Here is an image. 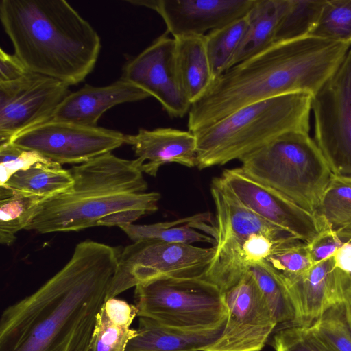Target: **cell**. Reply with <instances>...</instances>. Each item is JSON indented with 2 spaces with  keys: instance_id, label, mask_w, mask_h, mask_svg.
I'll use <instances>...</instances> for the list:
<instances>
[{
  "instance_id": "obj_1",
  "label": "cell",
  "mask_w": 351,
  "mask_h": 351,
  "mask_svg": "<svg viewBox=\"0 0 351 351\" xmlns=\"http://www.w3.org/2000/svg\"><path fill=\"white\" fill-rule=\"evenodd\" d=\"M121 250L90 239L77 244L59 271L3 311L0 351H91Z\"/></svg>"
},
{
  "instance_id": "obj_2",
  "label": "cell",
  "mask_w": 351,
  "mask_h": 351,
  "mask_svg": "<svg viewBox=\"0 0 351 351\" xmlns=\"http://www.w3.org/2000/svg\"><path fill=\"white\" fill-rule=\"evenodd\" d=\"M349 47L313 36L274 43L214 80L191 104L189 130L206 128L262 100L298 93L313 96L340 65Z\"/></svg>"
},
{
  "instance_id": "obj_3",
  "label": "cell",
  "mask_w": 351,
  "mask_h": 351,
  "mask_svg": "<svg viewBox=\"0 0 351 351\" xmlns=\"http://www.w3.org/2000/svg\"><path fill=\"white\" fill-rule=\"evenodd\" d=\"M141 166L136 159L121 158L112 152L74 165L69 169L73 186L42 199L24 230L47 234L119 228L156 212L160 194L147 191Z\"/></svg>"
},
{
  "instance_id": "obj_4",
  "label": "cell",
  "mask_w": 351,
  "mask_h": 351,
  "mask_svg": "<svg viewBox=\"0 0 351 351\" xmlns=\"http://www.w3.org/2000/svg\"><path fill=\"white\" fill-rule=\"evenodd\" d=\"M0 19L14 54L32 72L77 84L101 49L97 32L64 0H1Z\"/></svg>"
},
{
  "instance_id": "obj_5",
  "label": "cell",
  "mask_w": 351,
  "mask_h": 351,
  "mask_svg": "<svg viewBox=\"0 0 351 351\" xmlns=\"http://www.w3.org/2000/svg\"><path fill=\"white\" fill-rule=\"evenodd\" d=\"M311 95L291 93L257 101L193 132L197 167L225 165L293 130L309 132Z\"/></svg>"
},
{
  "instance_id": "obj_6",
  "label": "cell",
  "mask_w": 351,
  "mask_h": 351,
  "mask_svg": "<svg viewBox=\"0 0 351 351\" xmlns=\"http://www.w3.org/2000/svg\"><path fill=\"white\" fill-rule=\"evenodd\" d=\"M239 160L248 176L313 215L333 175L315 141L299 130L279 135Z\"/></svg>"
},
{
  "instance_id": "obj_7",
  "label": "cell",
  "mask_w": 351,
  "mask_h": 351,
  "mask_svg": "<svg viewBox=\"0 0 351 351\" xmlns=\"http://www.w3.org/2000/svg\"><path fill=\"white\" fill-rule=\"evenodd\" d=\"M138 317L184 329L213 328L226 323L223 293L203 278H164L135 287Z\"/></svg>"
},
{
  "instance_id": "obj_8",
  "label": "cell",
  "mask_w": 351,
  "mask_h": 351,
  "mask_svg": "<svg viewBox=\"0 0 351 351\" xmlns=\"http://www.w3.org/2000/svg\"><path fill=\"white\" fill-rule=\"evenodd\" d=\"M215 247L141 240L123 248L106 300L136 286L164 278H202Z\"/></svg>"
},
{
  "instance_id": "obj_9",
  "label": "cell",
  "mask_w": 351,
  "mask_h": 351,
  "mask_svg": "<svg viewBox=\"0 0 351 351\" xmlns=\"http://www.w3.org/2000/svg\"><path fill=\"white\" fill-rule=\"evenodd\" d=\"M315 141L334 176L351 179V49L313 95Z\"/></svg>"
},
{
  "instance_id": "obj_10",
  "label": "cell",
  "mask_w": 351,
  "mask_h": 351,
  "mask_svg": "<svg viewBox=\"0 0 351 351\" xmlns=\"http://www.w3.org/2000/svg\"><path fill=\"white\" fill-rule=\"evenodd\" d=\"M125 136L99 126L51 119L19 133L10 143L60 165H80L121 147Z\"/></svg>"
},
{
  "instance_id": "obj_11",
  "label": "cell",
  "mask_w": 351,
  "mask_h": 351,
  "mask_svg": "<svg viewBox=\"0 0 351 351\" xmlns=\"http://www.w3.org/2000/svg\"><path fill=\"white\" fill-rule=\"evenodd\" d=\"M68 84L33 72L0 82V145L19 133L51 120L70 93Z\"/></svg>"
},
{
  "instance_id": "obj_12",
  "label": "cell",
  "mask_w": 351,
  "mask_h": 351,
  "mask_svg": "<svg viewBox=\"0 0 351 351\" xmlns=\"http://www.w3.org/2000/svg\"><path fill=\"white\" fill-rule=\"evenodd\" d=\"M223 293L228 313L225 327L202 351H261L277 324L251 272Z\"/></svg>"
},
{
  "instance_id": "obj_13",
  "label": "cell",
  "mask_w": 351,
  "mask_h": 351,
  "mask_svg": "<svg viewBox=\"0 0 351 351\" xmlns=\"http://www.w3.org/2000/svg\"><path fill=\"white\" fill-rule=\"evenodd\" d=\"M166 32L136 56L127 61L121 79L146 91L157 99L171 118L189 113L191 103L179 76L176 40Z\"/></svg>"
},
{
  "instance_id": "obj_14",
  "label": "cell",
  "mask_w": 351,
  "mask_h": 351,
  "mask_svg": "<svg viewBox=\"0 0 351 351\" xmlns=\"http://www.w3.org/2000/svg\"><path fill=\"white\" fill-rule=\"evenodd\" d=\"M245 206L271 224L306 243L319 232L317 217L287 196L250 176L241 167L225 169L219 177Z\"/></svg>"
},
{
  "instance_id": "obj_15",
  "label": "cell",
  "mask_w": 351,
  "mask_h": 351,
  "mask_svg": "<svg viewBox=\"0 0 351 351\" xmlns=\"http://www.w3.org/2000/svg\"><path fill=\"white\" fill-rule=\"evenodd\" d=\"M255 0H156L154 10L174 38L204 36L245 16Z\"/></svg>"
},
{
  "instance_id": "obj_16",
  "label": "cell",
  "mask_w": 351,
  "mask_h": 351,
  "mask_svg": "<svg viewBox=\"0 0 351 351\" xmlns=\"http://www.w3.org/2000/svg\"><path fill=\"white\" fill-rule=\"evenodd\" d=\"M285 279L295 313L293 325L311 326L328 309L343 302L333 256L293 280Z\"/></svg>"
},
{
  "instance_id": "obj_17",
  "label": "cell",
  "mask_w": 351,
  "mask_h": 351,
  "mask_svg": "<svg viewBox=\"0 0 351 351\" xmlns=\"http://www.w3.org/2000/svg\"><path fill=\"white\" fill-rule=\"evenodd\" d=\"M125 143L132 147L143 173L151 176L167 163L197 167V140L189 130L141 128L136 134L125 135Z\"/></svg>"
},
{
  "instance_id": "obj_18",
  "label": "cell",
  "mask_w": 351,
  "mask_h": 351,
  "mask_svg": "<svg viewBox=\"0 0 351 351\" xmlns=\"http://www.w3.org/2000/svg\"><path fill=\"white\" fill-rule=\"evenodd\" d=\"M149 97L144 90L121 78L104 86L85 84L64 98L52 119L97 127L102 114L113 106Z\"/></svg>"
},
{
  "instance_id": "obj_19",
  "label": "cell",
  "mask_w": 351,
  "mask_h": 351,
  "mask_svg": "<svg viewBox=\"0 0 351 351\" xmlns=\"http://www.w3.org/2000/svg\"><path fill=\"white\" fill-rule=\"evenodd\" d=\"M285 239L254 234L230 238L215 244V254L202 278L224 293L235 285L252 265L265 260L274 247Z\"/></svg>"
},
{
  "instance_id": "obj_20",
  "label": "cell",
  "mask_w": 351,
  "mask_h": 351,
  "mask_svg": "<svg viewBox=\"0 0 351 351\" xmlns=\"http://www.w3.org/2000/svg\"><path fill=\"white\" fill-rule=\"evenodd\" d=\"M210 193L215 208L217 225L215 245L230 238L247 237L254 234H264L277 240L294 237L245 206L224 185L219 177L213 180Z\"/></svg>"
},
{
  "instance_id": "obj_21",
  "label": "cell",
  "mask_w": 351,
  "mask_h": 351,
  "mask_svg": "<svg viewBox=\"0 0 351 351\" xmlns=\"http://www.w3.org/2000/svg\"><path fill=\"white\" fill-rule=\"evenodd\" d=\"M225 324L207 329H184L140 317L136 335L125 351H202L221 335Z\"/></svg>"
},
{
  "instance_id": "obj_22",
  "label": "cell",
  "mask_w": 351,
  "mask_h": 351,
  "mask_svg": "<svg viewBox=\"0 0 351 351\" xmlns=\"http://www.w3.org/2000/svg\"><path fill=\"white\" fill-rule=\"evenodd\" d=\"M73 184L69 169L47 160L39 162L25 170L15 173L0 186V199L12 195H23L46 199L68 191Z\"/></svg>"
},
{
  "instance_id": "obj_23",
  "label": "cell",
  "mask_w": 351,
  "mask_h": 351,
  "mask_svg": "<svg viewBox=\"0 0 351 351\" xmlns=\"http://www.w3.org/2000/svg\"><path fill=\"white\" fill-rule=\"evenodd\" d=\"M137 316L134 304L117 298L106 300L97 315L91 351H125L136 335L131 324Z\"/></svg>"
},
{
  "instance_id": "obj_24",
  "label": "cell",
  "mask_w": 351,
  "mask_h": 351,
  "mask_svg": "<svg viewBox=\"0 0 351 351\" xmlns=\"http://www.w3.org/2000/svg\"><path fill=\"white\" fill-rule=\"evenodd\" d=\"M289 0H255L247 14L248 27L230 68L267 49L275 43L279 23Z\"/></svg>"
},
{
  "instance_id": "obj_25",
  "label": "cell",
  "mask_w": 351,
  "mask_h": 351,
  "mask_svg": "<svg viewBox=\"0 0 351 351\" xmlns=\"http://www.w3.org/2000/svg\"><path fill=\"white\" fill-rule=\"evenodd\" d=\"M176 56L184 91L191 103L202 97L214 81L204 36L176 38Z\"/></svg>"
},
{
  "instance_id": "obj_26",
  "label": "cell",
  "mask_w": 351,
  "mask_h": 351,
  "mask_svg": "<svg viewBox=\"0 0 351 351\" xmlns=\"http://www.w3.org/2000/svg\"><path fill=\"white\" fill-rule=\"evenodd\" d=\"M207 213H199L171 222L152 224L129 223L119 228L133 241L157 240L171 243L192 245L194 243L206 242L215 245V239L193 228L195 224L208 221Z\"/></svg>"
},
{
  "instance_id": "obj_27",
  "label": "cell",
  "mask_w": 351,
  "mask_h": 351,
  "mask_svg": "<svg viewBox=\"0 0 351 351\" xmlns=\"http://www.w3.org/2000/svg\"><path fill=\"white\" fill-rule=\"evenodd\" d=\"M276 322V331L293 326L295 313L285 278L264 260L250 269Z\"/></svg>"
},
{
  "instance_id": "obj_28",
  "label": "cell",
  "mask_w": 351,
  "mask_h": 351,
  "mask_svg": "<svg viewBox=\"0 0 351 351\" xmlns=\"http://www.w3.org/2000/svg\"><path fill=\"white\" fill-rule=\"evenodd\" d=\"M343 242L351 241V179L332 175L315 214Z\"/></svg>"
},
{
  "instance_id": "obj_29",
  "label": "cell",
  "mask_w": 351,
  "mask_h": 351,
  "mask_svg": "<svg viewBox=\"0 0 351 351\" xmlns=\"http://www.w3.org/2000/svg\"><path fill=\"white\" fill-rule=\"evenodd\" d=\"M247 27L246 15L205 35L206 52L214 80L229 69Z\"/></svg>"
},
{
  "instance_id": "obj_30",
  "label": "cell",
  "mask_w": 351,
  "mask_h": 351,
  "mask_svg": "<svg viewBox=\"0 0 351 351\" xmlns=\"http://www.w3.org/2000/svg\"><path fill=\"white\" fill-rule=\"evenodd\" d=\"M325 0H289L275 36V43L309 36Z\"/></svg>"
},
{
  "instance_id": "obj_31",
  "label": "cell",
  "mask_w": 351,
  "mask_h": 351,
  "mask_svg": "<svg viewBox=\"0 0 351 351\" xmlns=\"http://www.w3.org/2000/svg\"><path fill=\"white\" fill-rule=\"evenodd\" d=\"M349 304L346 302L336 304L311 326L329 351H351Z\"/></svg>"
},
{
  "instance_id": "obj_32",
  "label": "cell",
  "mask_w": 351,
  "mask_h": 351,
  "mask_svg": "<svg viewBox=\"0 0 351 351\" xmlns=\"http://www.w3.org/2000/svg\"><path fill=\"white\" fill-rule=\"evenodd\" d=\"M264 261L287 280L301 276L315 264L308 243L294 237L278 243Z\"/></svg>"
},
{
  "instance_id": "obj_33",
  "label": "cell",
  "mask_w": 351,
  "mask_h": 351,
  "mask_svg": "<svg viewBox=\"0 0 351 351\" xmlns=\"http://www.w3.org/2000/svg\"><path fill=\"white\" fill-rule=\"evenodd\" d=\"M309 36L351 45V0H325Z\"/></svg>"
},
{
  "instance_id": "obj_34",
  "label": "cell",
  "mask_w": 351,
  "mask_h": 351,
  "mask_svg": "<svg viewBox=\"0 0 351 351\" xmlns=\"http://www.w3.org/2000/svg\"><path fill=\"white\" fill-rule=\"evenodd\" d=\"M43 199L23 195H12L0 199V243L12 245L16 233L24 230L34 209Z\"/></svg>"
},
{
  "instance_id": "obj_35",
  "label": "cell",
  "mask_w": 351,
  "mask_h": 351,
  "mask_svg": "<svg viewBox=\"0 0 351 351\" xmlns=\"http://www.w3.org/2000/svg\"><path fill=\"white\" fill-rule=\"evenodd\" d=\"M275 351H329L311 326L293 325L274 333Z\"/></svg>"
},
{
  "instance_id": "obj_36",
  "label": "cell",
  "mask_w": 351,
  "mask_h": 351,
  "mask_svg": "<svg viewBox=\"0 0 351 351\" xmlns=\"http://www.w3.org/2000/svg\"><path fill=\"white\" fill-rule=\"evenodd\" d=\"M47 160H49L38 153L12 143L0 145V186L4 185L15 173Z\"/></svg>"
},
{
  "instance_id": "obj_37",
  "label": "cell",
  "mask_w": 351,
  "mask_h": 351,
  "mask_svg": "<svg viewBox=\"0 0 351 351\" xmlns=\"http://www.w3.org/2000/svg\"><path fill=\"white\" fill-rule=\"evenodd\" d=\"M317 219L322 224L321 230L311 241L307 243L315 264L332 256L343 244L337 234L322 219L319 217Z\"/></svg>"
},
{
  "instance_id": "obj_38",
  "label": "cell",
  "mask_w": 351,
  "mask_h": 351,
  "mask_svg": "<svg viewBox=\"0 0 351 351\" xmlns=\"http://www.w3.org/2000/svg\"><path fill=\"white\" fill-rule=\"evenodd\" d=\"M30 72L17 56L0 49V82L19 80Z\"/></svg>"
},
{
  "instance_id": "obj_39",
  "label": "cell",
  "mask_w": 351,
  "mask_h": 351,
  "mask_svg": "<svg viewBox=\"0 0 351 351\" xmlns=\"http://www.w3.org/2000/svg\"><path fill=\"white\" fill-rule=\"evenodd\" d=\"M336 267L351 273V241L345 242L333 255Z\"/></svg>"
},
{
  "instance_id": "obj_40",
  "label": "cell",
  "mask_w": 351,
  "mask_h": 351,
  "mask_svg": "<svg viewBox=\"0 0 351 351\" xmlns=\"http://www.w3.org/2000/svg\"><path fill=\"white\" fill-rule=\"evenodd\" d=\"M340 286L343 302H351V273L339 269Z\"/></svg>"
},
{
  "instance_id": "obj_41",
  "label": "cell",
  "mask_w": 351,
  "mask_h": 351,
  "mask_svg": "<svg viewBox=\"0 0 351 351\" xmlns=\"http://www.w3.org/2000/svg\"><path fill=\"white\" fill-rule=\"evenodd\" d=\"M350 319H351V302L350 303Z\"/></svg>"
},
{
  "instance_id": "obj_42",
  "label": "cell",
  "mask_w": 351,
  "mask_h": 351,
  "mask_svg": "<svg viewBox=\"0 0 351 351\" xmlns=\"http://www.w3.org/2000/svg\"><path fill=\"white\" fill-rule=\"evenodd\" d=\"M191 351H193V350H191Z\"/></svg>"
}]
</instances>
